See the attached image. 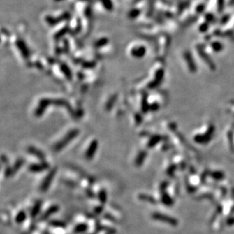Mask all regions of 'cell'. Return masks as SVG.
I'll use <instances>...</instances> for the list:
<instances>
[{
    "label": "cell",
    "mask_w": 234,
    "mask_h": 234,
    "mask_svg": "<svg viewBox=\"0 0 234 234\" xmlns=\"http://www.w3.org/2000/svg\"><path fill=\"white\" fill-rule=\"evenodd\" d=\"M57 172V168H52V170H50V171L49 172V174H47V176L44 178L43 181L42 182L41 185H40V190L42 192H45L47 191L48 189L49 188L50 185H51L53 179L55 177V174H56Z\"/></svg>",
    "instance_id": "6da1fadb"
},
{
    "label": "cell",
    "mask_w": 234,
    "mask_h": 234,
    "mask_svg": "<svg viewBox=\"0 0 234 234\" xmlns=\"http://www.w3.org/2000/svg\"><path fill=\"white\" fill-rule=\"evenodd\" d=\"M152 218L156 221H161V222H164L168 224L172 225V226H176L177 224V221L172 217L166 215V214H163L161 213H153L152 215Z\"/></svg>",
    "instance_id": "7a4b0ae2"
},
{
    "label": "cell",
    "mask_w": 234,
    "mask_h": 234,
    "mask_svg": "<svg viewBox=\"0 0 234 234\" xmlns=\"http://www.w3.org/2000/svg\"><path fill=\"white\" fill-rule=\"evenodd\" d=\"M76 135H77V131L71 132L66 137H64L62 140H61L60 142H59L55 145L54 149H55L56 152H59L60 151V150H61L63 148L65 147V146L70 142L71 140L72 139H74V138L75 137Z\"/></svg>",
    "instance_id": "3957f363"
},
{
    "label": "cell",
    "mask_w": 234,
    "mask_h": 234,
    "mask_svg": "<svg viewBox=\"0 0 234 234\" xmlns=\"http://www.w3.org/2000/svg\"><path fill=\"white\" fill-rule=\"evenodd\" d=\"M49 168V165L46 162H43L41 164H32L28 167V170L33 173H39L44 171Z\"/></svg>",
    "instance_id": "277c9868"
},
{
    "label": "cell",
    "mask_w": 234,
    "mask_h": 234,
    "mask_svg": "<svg viewBox=\"0 0 234 234\" xmlns=\"http://www.w3.org/2000/svg\"><path fill=\"white\" fill-rule=\"evenodd\" d=\"M98 148V142L97 141L94 140L91 142L90 145L89 146V148L87 149V151L86 152V159H88V160H91L93 159V156H94L95 153L96 152V149Z\"/></svg>",
    "instance_id": "5b68a950"
},
{
    "label": "cell",
    "mask_w": 234,
    "mask_h": 234,
    "mask_svg": "<svg viewBox=\"0 0 234 234\" xmlns=\"http://www.w3.org/2000/svg\"><path fill=\"white\" fill-rule=\"evenodd\" d=\"M59 210V206L56 205H52L51 207H49V208L44 212V214L41 217V220H43V221L44 220H46L49 217H50V216L54 214L57 213Z\"/></svg>",
    "instance_id": "8992f818"
},
{
    "label": "cell",
    "mask_w": 234,
    "mask_h": 234,
    "mask_svg": "<svg viewBox=\"0 0 234 234\" xmlns=\"http://www.w3.org/2000/svg\"><path fill=\"white\" fill-rule=\"evenodd\" d=\"M27 152L28 153L31 154V155L36 156L37 159H39L41 161H45V155H44L43 152H42L40 150H39L38 149H36L35 147H33V146H30L27 149Z\"/></svg>",
    "instance_id": "52a82bcc"
},
{
    "label": "cell",
    "mask_w": 234,
    "mask_h": 234,
    "mask_svg": "<svg viewBox=\"0 0 234 234\" xmlns=\"http://www.w3.org/2000/svg\"><path fill=\"white\" fill-rule=\"evenodd\" d=\"M146 155H147V153L145 152V151L140 152L138 154L136 159H135V164H136V167L141 166L142 164H143L144 161L145 160V158H146Z\"/></svg>",
    "instance_id": "ba28073f"
},
{
    "label": "cell",
    "mask_w": 234,
    "mask_h": 234,
    "mask_svg": "<svg viewBox=\"0 0 234 234\" xmlns=\"http://www.w3.org/2000/svg\"><path fill=\"white\" fill-rule=\"evenodd\" d=\"M198 54H199V56H202V59H204V61L205 63H207V64H208V67H209L211 69H214V63L212 62V61H211V59H209V57L208 56V55H206V54H205L204 52H203V50H202V49H199L198 48Z\"/></svg>",
    "instance_id": "9c48e42d"
},
{
    "label": "cell",
    "mask_w": 234,
    "mask_h": 234,
    "mask_svg": "<svg viewBox=\"0 0 234 234\" xmlns=\"http://www.w3.org/2000/svg\"><path fill=\"white\" fill-rule=\"evenodd\" d=\"M186 61H187V64H188V66H189V70L191 71H196V64H195V63H193V59H192V56H191L190 53L188 52L187 53H186Z\"/></svg>",
    "instance_id": "30bf717a"
},
{
    "label": "cell",
    "mask_w": 234,
    "mask_h": 234,
    "mask_svg": "<svg viewBox=\"0 0 234 234\" xmlns=\"http://www.w3.org/2000/svg\"><path fill=\"white\" fill-rule=\"evenodd\" d=\"M138 198L141 201H143V202H149V203H155L156 201L152 196H149V195L147 194H140L138 196Z\"/></svg>",
    "instance_id": "8fae6325"
},
{
    "label": "cell",
    "mask_w": 234,
    "mask_h": 234,
    "mask_svg": "<svg viewBox=\"0 0 234 234\" xmlns=\"http://www.w3.org/2000/svg\"><path fill=\"white\" fill-rule=\"evenodd\" d=\"M41 205H42L41 201H38L36 204H35V205L33 207L32 210H31V217H35L36 216H37L38 214L40 213V209H41Z\"/></svg>",
    "instance_id": "7c38bea8"
},
{
    "label": "cell",
    "mask_w": 234,
    "mask_h": 234,
    "mask_svg": "<svg viewBox=\"0 0 234 234\" xmlns=\"http://www.w3.org/2000/svg\"><path fill=\"white\" fill-rule=\"evenodd\" d=\"M27 217V214L25 213L24 211H21L16 215V217H15V221L17 224H22L24 221L26 220Z\"/></svg>",
    "instance_id": "4fadbf2b"
},
{
    "label": "cell",
    "mask_w": 234,
    "mask_h": 234,
    "mask_svg": "<svg viewBox=\"0 0 234 234\" xmlns=\"http://www.w3.org/2000/svg\"><path fill=\"white\" fill-rule=\"evenodd\" d=\"M88 229V226L86 224H79L75 227L74 228V232L77 233H83L87 231Z\"/></svg>",
    "instance_id": "5bb4252c"
},
{
    "label": "cell",
    "mask_w": 234,
    "mask_h": 234,
    "mask_svg": "<svg viewBox=\"0 0 234 234\" xmlns=\"http://www.w3.org/2000/svg\"><path fill=\"white\" fill-rule=\"evenodd\" d=\"M212 49L214 52H220L223 49V45L217 41L213 42L212 43Z\"/></svg>",
    "instance_id": "9a60e30c"
},
{
    "label": "cell",
    "mask_w": 234,
    "mask_h": 234,
    "mask_svg": "<svg viewBox=\"0 0 234 234\" xmlns=\"http://www.w3.org/2000/svg\"><path fill=\"white\" fill-rule=\"evenodd\" d=\"M98 198H99V201L102 202V204L105 203L106 200H107V193H106L105 189H102L99 192V193H98Z\"/></svg>",
    "instance_id": "2e32d148"
},
{
    "label": "cell",
    "mask_w": 234,
    "mask_h": 234,
    "mask_svg": "<svg viewBox=\"0 0 234 234\" xmlns=\"http://www.w3.org/2000/svg\"><path fill=\"white\" fill-rule=\"evenodd\" d=\"M49 224L51 226H53V227H65V224L64 222L61 221H57V220H54V221H52L49 222Z\"/></svg>",
    "instance_id": "e0dca14e"
},
{
    "label": "cell",
    "mask_w": 234,
    "mask_h": 234,
    "mask_svg": "<svg viewBox=\"0 0 234 234\" xmlns=\"http://www.w3.org/2000/svg\"><path fill=\"white\" fill-rule=\"evenodd\" d=\"M161 201H162L164 204H165L168 206L172 204V199L169 196L166 194H163V196H161Z\"/></svg>",
    "instance_id": "ac0fdd59"
},
{
    "label": "cell",
    "mask_w": 234,
    "mask_h": 234,
    "mask_svg": "<svg viewBox=\"0 0 234 234\" xmlns=\"http://www.w3.org/2000/svg\"><path fill=\"white\" fill-rule=\"evenodd\" d=\"M23 164H24V160L21 159H18V160H17V161L15 163V164H14V167L12 168H13L14 172L15 173L16 171H17V170H18L20 168H21V167L22 166Z\"/></svg>",
    "instance_id": "d6986e66"
},
{
    "label": "cell",
    "mask_w": 234,
    "mask_h": 234,
    "mask_svg": "<svg viewBox=\"0 0 234 234\" xmlns=\"http://www.w3.org/2000/svg\"><path fill=\"white\" fill-rule=\"evenodd\" d=\"M159 140H160V138H159V136H155V137L152 138V139L149 142V145H148V146H149V148L153 147L154 145H155V144H156L157 142H159Z\"/></svg>",
    "instance_id": "ffe728a7"
},
{
    "label": "cell",
    "mask_w": 234,
    "mask_h": 234,
    "mask_svg": "<svg viewBox=\"0 0 234 234\" xmlns=\"http://www.w3.org/2000/svg\"><path fill=\"white\" fill-rule=\"evenodd\" d=\"M14 174H15V172H14L13 168H10V167H8V168H6V172H5L6 177H11V176L13 175Z\"/></svg>",
    "instance_id": "44dd1931"
},
{
    "label": "cell",
    "mask_w": 234,
    "mask_h": 234,
    "mask_svg": "<svg viewBox=\"0 0 234 234\" xmlns=\"http://www.w3.org/2000/svg\"><path fill=\"white\" fill-rule=\"evenodd\" d=\"M2 162H6V163H8V159H7V158H6V157L4 156V155H2Z\"/></svg>",
    "instance_id": "7402d4cb"
},
{
    "label": "cell",
    "mask_w": 234,
    "mask_h": 234,
    "mask_svg": "<svg viewBox=\"0 0 234 234\" xmlns=\"http://www.w3.org/2000/svg\"><path fill=\"white\" fill-rule=\"evenodd\" d=\"M102 207H99V208H97L96 209V213H98V214H100L101 213V212H102Z\"/></svg>",
    "instance_id": "603a6c76"
}]
</instances>
